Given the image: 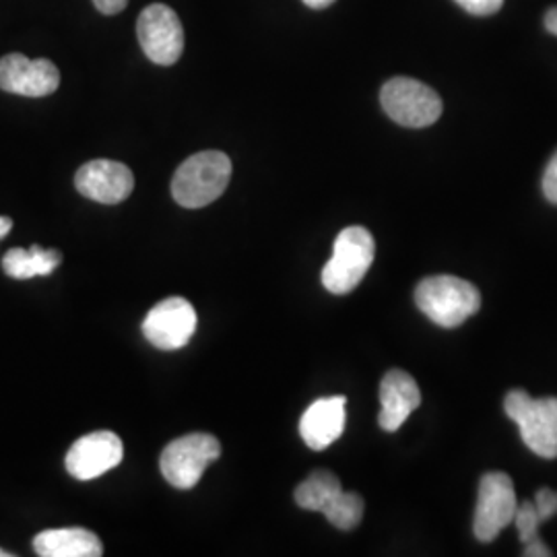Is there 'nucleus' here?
Masks as SVG:
<instances>
[{
    "instance_id": "nucleus-1",
    "label": "nucleus",
    "mask_w": 557,
    "mask_h": 557,
    "mask_svg": "<svg viewBox=\"0 0 557 557\" xmlns=\"http://www.w3.org/2000/svg\"><path fill=\"white\" fill-rule=\"evenodd\" d=\"M232 178V160L221 151H200L184 161L172 180L180 207L200 209L220 199Z\"/></svg>"
},
{
    "instance_id": "nucleus-2",
    "label": "nucleus",
    "mask_w": 557,
    "mask_h": 557,
    "mask_svg": "<svg viewBox=\"0 0 557 557\" xmlns=\"http://www.w3.org/2000/svg\"><path fill=\"white\" fill-rule=\"evenodd\" d=\"M419 310L440 326L455 329L465 320L478 314L481 294L465 278L436 275L423 278L416 289Z\"/></svg>"
},
{
    "instance_id": "nucleus-3",
    "label": "nucleus",
    "mask_w": 557,
    "mask_h": 557,
    "mask_svg": "<svg viewBox=\"0 0 557 557\" xmlns=\"http://www.w3.org/2000/svg\"><path fill=\"white\" fill-rule=\"evenodd\" d=\"M374 255L376 244L366 227L343 230L335 239L333 257L322 269V285L335 296L354 292L372 267Z\"/></svg>"
},
{
    "instance_id": "nucleus-4",
    "label": "nucleus",
    "mask_w": 557,
    "mask_h": 557,
    "mask_svg": "<svg viewBox=\"0 0 557 557\" xmlns=\"http://www.w3.org/2000/svg\"><path fill=\"white\" fill-rule=\"evenodd\" d=\"M504 409L518 423L522 442L543 458H557V397L533 398L527 391L506 395Z\"/></svg>"
},
{
    "instance_id": "nucleus-5",
    "label": "nucleus",
    "mask_w": 557,
    "mask_h": 557,
    "mask_svg": "<svg viewBox=\"0 0 557 557\" xmlns=\"http://www.w3.org/2000/svg\"><path fill=\"white\" fill-rule=\"evenodd\" d=\"M380 103L388 119L407 128L432 126L444 110L432 87L409 77L386 81L380 91Z\"/></svg>"
},
{
    "instance_id": "nucleus-6",
    "label": "nucleus",
    "mask_w": 557,
    "mask_h": 557,
    "mask_svg": "<svg viewBox=\"0 0 557 557\" xmlns=\"http://www.w3.org/2000/svg\"><path fill=\"white\" fill-rule=\"evenodd\" d=\"M220 455L221 444L215 436L188 434L165 446L160 460L161 473L170 485L178 490H190Z\"/></svg>"
},
{
    "instance_id": "nucleus-7",
    "label": "nucleus",
    "mask_w": 557,
    "mask_h": 557,
    "mask_svg": "<svg viewBox=\"0 0 557 557\" xmlns=\"http://www.w3.org/2000/svg\"><path fill=\"white\" fill-rule=\"evenodd\" d=\"M515 483L506 473H485L479 481L478 508L473 533L481 543H492L517 515Z\"/></svg>"
},
{
    "instance_id": "nucleus-8",
    "label": "nucleus",
    "mask_w": 557,
    "mask_h": 557,
    "mask_svg": "<svg viewBox=\"0 0 557 557\" xmlns=\"http://www.w3.org/2000/svg\"><path fill=\"white\" fill-rule=\"evenodd\" d=\"M137 38L145 57L160 64L172 66L184 52V27L174 9L168 4H149L137 20Z\"/></svg>"
},
{
    "instance_id": "nucleus-9",
    "label": "nucleus",
    "mask_w": 557,
    "mask_h": 557,
    "mask_svg": "<svg viewBox=\"0 0 557 557\" xmlns=\"http://www.w3.org/2000/svg\"><path fill=\"white\" fill-rule=\"evenodd\" d=\"M197 331V312L184 298L160 301L143 320V335L161 351H176L190 343Z\"/></svg>"
},
{
    "instance_id": "nucleus-10",
    "label": "nucleus",
    "mask_w": 557,
    "mask_h": 557,
    "mask_svg": "<svg viewBox=\"0 0 557 557\" xmlns=\"http://www.w3.org/2000/svg\"><path fill=\"white\" fill-rule=\"evenodd\" d=\"M60 85L59 66L48 59L32 60L20 52L0 59V89L23 98L52 96Z\"/></svg>"
},
{
    "instance_id": "nucleus-11",
    "label": "nucleus",
    "mask_w": 557,
    "mask_h": 557,
    "mask_svg": "<svg viewBox=\"0 0 557 557\" xmlns=\"http://www.w3.org/2000/svg\"><path fill=\"white\" fill-rule=\"evenodd\" d=\"M124 457L122 440L114 432H94L77 440L66 455V471L77 481H91L116 469Z\"/></svg>"
},
{
    "instance_id": "nucleus-12",
    "label": "nucleus",
    "mask_w": 557,
    "mask_h": 557,
    "mask_svg": "<svg viewBox=\"0 0 557 557\" xmlns=\"http://www.w3.org/2000/svg\"><path fill=\"white\" fill-rule=\"evenodd\" d=\"M75 186L85 199L101 205H119L128 199L135 188L133 172L119 161L94 160L81 165Z\"/></svg>"
},
{
    "instance_id": "nucleus-13",
    "label": "nucleus",
    "mask_w": 557,
    "mask_h": 557,
    "mask_svg": "<svg viewBox=\"0 0 557 557\" xmlns=\"http://www.w3.org/2000/svg\"><path fill=\"white\" fill-rule=\"evenodd\" d=\"M380 428L384 432H397L421 405L418 382L403 370H391L380 384Z\"/></svg>"
},
{
    "instance_id": "nucleus-14",
    "label": "nucleus",
    "mask_w": 557,
    "mask_h": 557,
    "mask_svg": "<svg viewBox=\"0 0 557 557\" xmlns=\"http://www.w3.org/2000/svg\"><path fill=\"white\" fill-rule=\"evenodd\" d=\"M345 397H324L314 400L301 416L299 434L312 450H324L335 444L345 430Z\"/></svg>"
},
{
    "instance_id": "nucleus-15",
    "label": "nucleus",
    "mask_w": 557,
    "mask_h": 557,
    "mask_svg": "<svg viewBox=\"0 0 557 557\" xmlns=\"http://www.w3.org/2000/svg\"><path fill=\"white\" fill-rule=\"evenodd\" d=\"M34 549L41 557H100V537L87 529H50L34 539Z\"/></svg>"
},
{
    "instance_id": "nucleus-16",
    "label": "nucleus",
    "mask_w": 557,
    "mask_h": 557,
    "mask_svg": "<svg viewBox=\"0 0 557 557\" xmlns=\"http://www.w3.org/2000/svg\"><path fill=\"white\" fill-rule=\"evenodd\" d=\"M60 260L62 255L59 250H44L40 246H32L29 250L11 248L2 259V269L9 277L27 281L50 275L59 267Z\"/></svg>"
},
{
    "instance_id": "nucleus-17",
    "label": "nucleus",
    "mask_w": 557,
    "mask_h": 557,
    "mask_svg": "<svg viewBox=\"0 0 557 557\" xmlns=\"http://www.w3.org/2000/svg\"><path fill=\"white\" fill-rule=\"evenodd\" d=\"M341 492H343V485L335 473L314 471L310 478L299 483L296 490V502L304 510L324 512Z\"/></svg>"
},
{
    "instance_id": "nucleus-18",
    "label": "nucleus",
    "mask_w": 557,
    "mask_h": 557,
    "mask_svg": "<svg viewBox=\"0 0 557 557\" xmlns=\"http://www.w3.org/2000/svg\"><path fill=\"white\" fill-rule=\"evenodd\" d=\"M338 531H354L363 518V499L354 492H341L322 512Z\"/></svg>"
},
{
    "instance_id": "nucleus-19",
    "label": "nucleus",
    "mask_w": 557,
    "mask_h": 557,
    "mask_svg": "<svg viewBox=\"0 0 557 557\" xmlns=\"http://www.w3.org/2000/svg\"><path fill=\"white\" fill-rule=\"evenodd\" d=\"M512 522L517 524L518 537H520V541H522L524 545L531 543V541L541 539L539 537L541 518H539L537 508H535L533 502H529V499L520 502L517 506V515H515Z\"/></svg>"
},
{
    "instance_id": "nucleus-20",
    "label": "nucleus",
    "mask_w": 557,
    "mask_h": 557,
    "mask_svg": "<svg viewBox=\"0 0 557 557\" xmlns=\"http://www.w3.org/2000/svg\"><path fill=\"white\" fill-rule=\"evenodd\" d=\"M533 504H535V508H537L541 522H543V520H549V518L556 517L557 515V492L549 490V487H543V490H539Z\"/></svg>"
},
{
    "instance_id": "nucleus-21",
    "label": "nucleus",
    "mask_w": 557,
    "mask_h": 557,
    "mask_svg": "<svg viewBox=\"0 0 557 557\" xmlns=\"http://www.w3.org/2000/svg\"><path fill=\"white\" fill-rule=\"evenodd\" d=\"M455 2L460 4L467 13L478 15V17L494 15V13H498L502 4H504V0H455Z\"/></svg>"
},
{
    "instance_id": "nucleus-22",
    "label": "nucleus",
    "mask_w": 557,
    "mask_h": 557,
    "mask_svg": "<svg viewBox=\"0 0 557 557\" xmlns=\"http://www.w3.org/2000/svg\"><path fill=\"white\" fill-rule=\"evenodd\" d=\"M543 193L549 202L557 205V151L554 158L547 163L545 174H543Z\"/></svg>"
},
{
    "instance_id": "nucleus-23",
    "label": "nucleus",
    "mask_w": 557,
    "mask_h": 557,
    "mask_svg": "<svg viewBox=\"0 0 557 557\" xmlns=\"http://www.w3.org/2000/svg\"><path fill=\"white\" fill-rule=\"evenodd\" d=\"M94 4L101 15H119L126 9L128 0H94Z\"/></svg>"
},
{
    "instance_id": "nucleus-24",
    "label": "nucleus",
    "mask_w": 557,
    "mask_h": 557,
    "mask_svg": "<svg viewBox=\"0 0 557 557\" xmlns=\"http://www.w3.org/2000/svg\"><path fill=\"white\" fill-rule=\"evenodd\" d=\"M522 556L527 557H549L554 556L552 554V549L541 541V539H537V541H531V543H527L524 545V552H522Z\"/></svg>"
},
{
    "instance_id": "nucleus-25",
    "label": "nucleus",
    "mask_w": 557,
    "mask_h": 557,
    "mask_svg": "<svg viewBox=\"0 0 557 557\" xmlns=\"http://www.w3.org/2000/svg\"><path fill=\"white\" fill-rule=\"evenodd\" d=\"M545 29H547L552 36H557V7L549 9V11L545 13Z\"/></svg>"
},
{
    "instance_id": "nucleus-26",
    "label": "nucleus",
    "mask_w": 557,
    "mask_h": 557,
    "mask_svg": "<svg viewBox=\"0 0 557 557\" xmlns=\"http://www.w3.org/2000/svg\"><path fill=\"white\" fill-rule=\"evenodd\" d=\"M301 2L314 11H322V9H329L335 0H301Z\"/></svg>"
},
{
    "instance_id": "nucleus-27",
    "label": "nucleus",
    "mask_w": 557,
    "mask_h": 557,
    "mask_svg": "<svg viewBox=\"0 0 557 557\" xmlns=\"http://www.w3.org/2000/svg\"><path fill=\"white\" fill-rule=\"evenodd\" d=\"M11 230H13V221L9 218H0V239L7 238Z\"/></svg>"
},
{
    "instance_id": "nucleus-28",
    "label": "nucleus",
    "mask_w": 557,
    "mask_h": 557,
    "mask_svg": "<svg viewBox=\"0 0 557 557\" xmlns=\"http://www.w3.org/2000/svg\"><path fill=\"white\" fill-rule=\"evenodd\" d=\"M0 557H11V554H9V552H4V549H0Z\"/></svg>"
}]
</instances>
